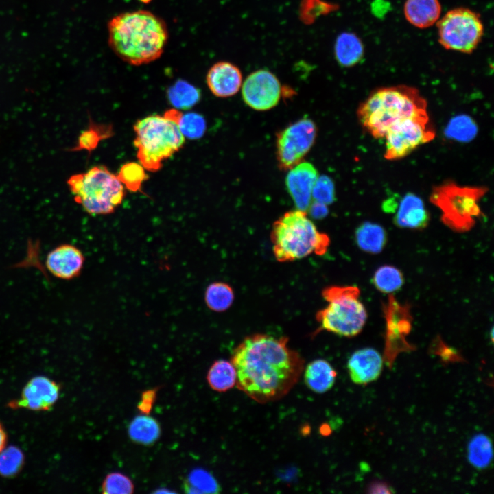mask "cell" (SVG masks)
Listing matches in <instances>:
<instances>
[{"instance_id":"6da1fadb","label":"cell","mask_w":494,"mask_h":494,"mask_svg":"<svg viewBox=\"0 0 494 494\" xmlns=\"http://www.w3.org/2000/svg\"><path fill=\"white\" fill-rule=\"evenodd\" d=\"M287 343V337L263 333L246 337L233 350L231 361L237 388L260 403L286 395L304 370V360Z\"/></svg>"},{"instance_id":"7a4b0ae2","label":"cell","mask_w":494,"mask_h":494,"mask_svg":"<svg viewBox=\"0 0 494 494\" xmlns=\"http://www.w3.org/2000/svg\"><path fill=\"white\" fill-rule=\"evenodd\" d=\"M108 43L125 62L134 66L150 63L163 54L169 38L166 23L145 10L122 12L108 22Z\"/></svg>"},{"instance_id":"3957f363","label":"cell","mask_w":494,"mask_h":494,"mask_svg":"<svg viewBox=\"0 0 494 494\" xmlns=\"http://www.w3.org/2000/svg\"><path fill=\"white\" fill-rule=\"evenodd\" d=\"M427 116L426 100L417 89L407 85L375 90L357 110L359 122L375 138H384L391 126L403 120Z\"/></svg>"},{"instance_id":"277c9868","label":"cell","mask_w":494,"mask_h":494,"mask_svg":"<svg viewBox=\"0 0 494 494\" xmlns=\"http://www.w3.org/2000/svg\"><path fill=\"white\" fill-rule=\"evenodd\" d=\"M180 114L178 109H172L163 116L145 117L134 125L137 156L145 170H159L163 162L183 147L185 137L177 123Z\"/></svg>"},{"instance_id":"5b68a950","label":"cell","mask_w":494,"mask_h":494,"mask_svg":"<svg viewBox=\"0 0 494 494\" xmlns=\"http://www.w3.org/2000/svg\"><path fill=\"white\" fill-rule=\"evenodd\" d=\"M273 253L279 262L293 261L311 253L324 254L329 245L328 235L319 232L307 217V211H289L277 219L270 233Z\"/></svg>"},{"instance_id":"8992f818","label":"cell","mask_w":494,"mask_h":494,"mask_svg":"<svg viewBox=\"0 0 494 494\" xmlns=\"http://www.w3.org/2000/svg\"><path fill=\"white\" fill-rule=\"evenodd\" d=\"M75 201L90 215H107L123 201L124 187L105 166H94L67 180Z\"/></svg>"},{"instance_id":"52a82bcc","label":"cell","mask_w":494,"mask_h":494,"mask_svg":"<svg viewBox=\"0 0 494 494\" xmlns=\"http://www.w3.org/2000/svg\"><path fill=\"white\" fill-rule=\"evenodd\" d=\"M322 294L328 305L316 315L320 328L349 338L360 333L366 322L367 312L358 299V287L329 286L322 290Z\"/></svg>"},{"instance_id":"ba28073f","label":"cell","mask_w":494,"mask_h":494,"mask_svg":"<svg viewBox=\"0 0 494 494\" xmlns=\"http://www.w3.org/2000/svg\"><path fill=\"white\" fill-rule=\"evenodd\" d=\"M487 191L486 187L460 186L447 181L433 188L430 200L442 211L441 218L446 225L464 231L481 215L478 202Z\"/></svg>"},{"instance_id":"9c48e42d","label":"cell","mask_w":494,"mask_h":494,"mask_svg":"<svg viewBox=\"0 0 494 494\" xmlns=\"http://www.w3.org/2000/svg\"><path fill=\"white\" fill-rule=\"evenodd\" d=\"M438 41L446 49L470 54L484 34L480 16L467 8L448 11L437 21Z\"/></svg>"},{"instance_id":"30bf717a","label":"cell","mask_w":494,"mask_h":494,"mask_svg":"<svg viewBox=\"0 0 494 494\" xmlns=\"http://www.w3.org/2000/svg\"><path fill=\"white\" fill-rule=\"evenodd\" d=\"M317 126L309 118L300 119L277 134L276 158L281 170H289L303 161L314 145Z\"/></svg>"},{"instance_id":"8fae6325","label":"cell","mask_w":494,"mask_h":494,"mask_svg":"<svg viewBox=\"0 0 494 494\" xmlns=\"http://www.w3.org/2000/svg\"><path fill=\"white\" fill-rule=\"evenodd\" d=\"M384 157L397 160L410 154L417 147L435 137L429 116L409 118L391 126L386 132Z\"/></svg>"},{"instance_id":"7c38bea8","label":"cell","mask_w":494,"mask_h":494,"mask_svg":"<svg viewBox=\"0 0 494 494\" xmlns=\"http://www.w3.org/2000/svg\"><path fill=\"white\" fill-rule=\"evenodd\" d=\"M281 86L277 77L271 71L259 69L249 74L242 84V95L245 104L258 110L275 107L281 97Z\"/></svg>"},{"instance_id":"4fadbf2b","label":"cell","mask_w":494,"mask_h":494,"mask_svg":"<svg viewBox=\"0 0 494 494\" xmlns=\"http://www.w3.org/2000/svg\"><path fill=\"white\" fill-rule=\"evenodd\" d=\"M60 385L43 375L30 379L24 386L20 397L8 403L12 409L25 408L32 411L50 410L59 399Z\"/></svg>"},{"instance_id":"5bb4252c","label":"cell","mask_w":494,"mask_h":494,"mask_svg":"<svg viewBox=\"0 0 494 494\" xmlns=\"http://www.w3.org/2000/svg\"><path fill=\"white\" fill-rule=\"evenodd\" d=\"M318 177L316 168L307 161H302L289 169L285 178L286 189L297 209L305 211L308 209Z\"/></svg>"},{"instance_id":"9a60e30c","label":"cell","mask_w":494,"mask_h":494,"mask_svg":"<svg viewBox=\"0 0 494 494\" xmlns=\"http://www.w3.org/2000/svg\"><path fill=\"white\" fill-rule=\"evenodd\" d=\"M85 258L82 252L72 244H61L47 255L45 264L48 270L56 277L70 280L82 272Z\"/></svg>"},{"instance_id":"2e32d148","label":"cell","mask_w":494,"mask_h":494,"mask_svg":"<svg viewBox=\"0 0 494 494\" xmlns=\"http://www.w3.org/2000/svg\"><path fill=\"white\" fill-rule=\"evenodd\" d=\"M211 92L218 97H229L239 91L242 84L240 69L231 62L220 61L213 64L206 75Z\"/></svg>"},{"instance_id":"e0dca14e","label":"cell","mask_w":494,"mask_h":494,"mask_svg":"<svg viewBox=\"0 0 494 494\" xmlns=\"http://www.w3.org/2000/svg\"><path fill=\"white\" fill-rule=\"evenodd\" d=\"M382 368L383 360L380 353L372 348L355 351L347 362L351 379L359 385H365L377 379Z\"/></svg>"},{"instance_id":"ac0fdd59","label":"cell","mask_w":494,"mask_h":494,"mask_svg":"<svg viewBox=\"0 0 494 494\" xmlns=\"http://www.w3.org/2000/svg\"><path fill=\"white\" fill-rule=\"evenodd\" d=\"M430 220L423 201L416 195L408 193L401 200L394 217L395 225L401 228L421 229Z\"/></svg>"},{"instance_id":"d6986e66","label":"cell","mask_w":494,"mask_h":494,"mask_svg":"<svg viewBox=\"0 0 494 494\" xmlns=\"http://www.w3.org/2000/svg\"><path fill=\"white\" fill-rule=\"evenodd\" d=\"M403 12L407 21L413 26L426 28L438 21L441 5L438 0H406Z\"/></svg>"},{"instance_id":"ffe728a7","label":"cell","mask_w":494,"mask_h":494,"mask_svg":"<svg viewBox=\"0 0 494 494\" xmlns=\"http://www.w3.org/2000/svg\"><path fill=\"white\" fill-rule=\"evenodd\" d=\"M336 375V371L329 362L317 359L307 365L304 370V381L311 390L322 394L332 388Z\"/></svg>"},{"instance_id":"44dd1931","label":"cell","mask_w":494,"mask_h":494,"mask_svg":"<svg viewBox=\"0 0 494 494\" xmlns=\"http://www.w3.org/2000/svg\"><path fill=\"white\" fill-rule=\"evenodd\" d=\"M335 58L340 65L350 67L357 64L364 56V48L360 38L354 33L342 32L334 45Z\"/></svg>"},{"instance_id":"7402d4cb","label":"cell","mask_w":494,"mask_h":494,"mask_svg":"<svg viewBox=\"0 0 494 494\" xmlns=\"http://www.w3.org/2000/svg\"><path fill=\"white\" fill-rule=\"evenodd\" d=\"M130 438L141 445L154 443L160 437L161 427L158 422L147 414L135 416L128 427Z\"/></svg>"},{"instance_id":"603a6c76","label":"cell","mask_w":494,"mask_h":494,"mask_svg":"<svg viewBox=\"0 0 494 494\" xmlns=\"http://www.w3.org/2000/svg\"><path fill=\"white\" fill-rule=\"evenodd\" d=\"M355 239L358 247L368 253H379L386 243L384 228L375 223L365 222L357 227Z\"/></svg>"},{"instance_id":"cb8c5ba5","label":"cell","mask_w":494,"mask_h":494,"mask_svg":"<svg viewBox=\"0 0 494 494\" xmlns=\"http://www.w3.org/2000/svg\"><path fill=\"white\" fill-rule=\"evenodd\" d=\"M209 386L217 392L232 388L237 381V373L231 362L218 360L211 366L207 375Z\"/></svg>"},{"instance_id":"d4e9b609","label":"cell","mask_w":494,"mask_h":494,"mask_svg":"<svg viewBox=\"0 0 494 494\" xmlns=\"http://www.w3.org/2000/svg\"><path fill=\"white\" fill-rule=\"evenodd\" d=\"M167 96L169 103L178 110H188L200 99V90L184 80H178L169 87Z\"/></svg>"},{"instance_id":"484cf974","label":"cell","mask_w":494,"mask_h":494,"mask_svg":"<svg viewBox=\"0 0 494 494\" xmlns=\"http://www.w3.org/2000/svg\"><path fill=\"white\" fill-rule=\"evenodd\" d=\"M234 297V292L230 285L215 281L207 287L204 299L209 309L215 312H223L232 305Z\"/></svg>"},{"instance_id":"4316f807","label":"cell","mask_w":494,"mask_h":494,"mask_svg":"<svg viewBox=\"0 0 494 494\" xmlns=\"http://www.w3.org/2000/svg\"><path fill=\"white\" fill-rule=\"evenodd\" d=\"M467 458L471 464L478 469L487 468L493 460L491 439L483 434L475 435L467 447Z\"/></svg>"},{"instance_id":"83f0119b","label":"cell","mask_w":494,"mask_h":494,"mask_svg":"<svg viewBox=\"0 0 494 494\" xmlns=\"http://www.w3.org/2000/svg\"><path fill=\"white\" fill-rule=\"evenodd\" d=\"M446 137L459 142H469L475 137L478 126L471 117L465 115L453 117L445 130Z\"/></svg>"},{"instance_id":"f1b7e54d","label":"cell","mask_w":494,"mask_h":494,"mask_svg":"<svg viewBox=\"0 0 494 494\" xmlns=\"http://www.w3.org/2000/svg\"><path fill=\"white\" fill-rule=\"evenodd\" d=\"M373 284L384 293H391L399 290L403 284V277L397 268L385 265L379 268L373 276Z\"/></svg>"},{"instance_id":"f546056e","label":"cell","mask_w":494,"mask_h":494,"mask_svg":"<svg viewBox=\"0 0 494 494\" xmlns=\"http://www.w3.org/2000/svg\"><path fill=\"white\" fill-rule=\"evenodd\" d=\"M25 462L23 451L15 445L5 447L0 452V475L13 478L22 469Z\"/></svg>"},{"instance_id":"4dcf8cb0","label":"cell","mask_w":494,"mask_h":494,"mask_svg":"<svg viewBox=\"0 0 494 494\" xmlns=\"http://www.w3.org/2000/svg\"><path fill=\"white\" fill-rule=\"evenodd\" d=\"M117 176L124 187L132 192L140 191L143 183L148 178L145 168L135 162L123 165Z\"/></svg>"},{"instance_id":"1f68e13d","label":"cell","mask_w":494,"mask_h":494,"mask_svg":"<svg viewBox=\"0 0 494 494\" xmlns=\"http://www.w3.org/2000/svg\"><path fill=\"white\" fill-rule=\"evenodd\" d=\"M186 492L191 493H217L219 486L214 478L207 471L197 469L191 471L185 482Z\"/></svg>"},{"instance_id":"d6a6232c","label":"cell","mask_w":494,"mask_h":494,"mask_svg":"<svg viewBox=\"0 0 494 494\" xmlns=\"http://www.w3.org/2000/svg\"><path fill=\"white\" fill-rule=\"evenodd\" d=\"M177 123L184 137L190 139L201 138L207 128L203 116L192 112L185 114L181 113Z\"/></svg>"},{"instance_id":"836d02e7","label":"cell","mask_w":494,"mask_h":494,"mask_svg":"<svg viewBox=\"0 0 494 494\" xmlns=\"http://www.w3.org/2000/svg\"><path fill=\"white\" fill-rule=\"evenodd\" d=\"M101 489L102 493L106 494H130L134 492V486L126 475L113 472L105 477Z\"/></svg>"},{"instance_id":"e575fe53","label":"cell","mask_w":494,"mask_h":494,"mask_svg":"<svg viewBox=\"0 0 494 494\" xmlns=\"http://www.w3.org/2000/svg\"><path fill=\"white\" fill-rule=\"evenodd\" d=\"M109 126H99L93 123L89 129L81 133L78 140V145L74 148L76 150H86L91 152L97 146L102 139L110 136L112 132Z\"/></svg>"},{"instance_id":"d590c367","label":"cell","mask_w":494,"mask_h":494,"mask_svg":"<svg viewBox=\"0 0 494 494\" xmlns=\"http://www.w3.org/2000/svg\"><path fill=\"white\" fill-rule=\"evenodd\" d=\"M312 198L314 201L326 205L335 200V186L332 180L327 176L318 177L312 191Z\"/></svg>"},{"instance_id":"8d00e7d4","label":"cell","mask_w":494,"mask_h":494,"mask_svg":"<svg viewBox=\"0 0 494 494\" xmlns=\"http://www.w3.org/2000/svg\"><path fill=\"white\" fill-rule=\"evenodd\" d=\"M156 390L154 389L148 390L143 392L140 402L137 408L143 414H147L151 410L154 404Z\"/></svg>"},{"instance_id":"74e56055","label":"cell","mask_w":494,"mask_h":494,"mask_svg":"<svg viewBox=\"0 0 494 494\" xmlns=\"http://www.w3.org/2000/svg\"><path fill=\"white\" fill-rule=\"evenodd\" d=\"M308 209L311 216L315 219H322L329 212L326 204L317 201H314L313 203L311 202Z\"/></svg>"},{"instance_id":"f35d334b","label":"cell","mask_w":494,"mask_h":494,"mask_svg":"<svg viewBox=\"0 0 494 494\" xmlns=\"http://www.w3.org/2000/svg\"><path fill=\"white\" fill-rule=\"evenodd\" d=\"M7 440V433L0 422V452L6 447Z\"/></svg>"},{"instance_id":"ab89813d","label":"cell","mask_w":494,"mask_h":494,"mask_svg":"<svg viewBox=\"0 0 494 494\" xmlns=\"http://www.w3.org/2000/svg\"><path fill=\"white\" fill-rule=\"evenodd\" d=\"M371 492L372 493H389L390 491L388 490V488L386 485H382L381 484H377L373 485L371 487Z\"/></svg>"},{"instance_id":"60d3db41","label":"cell","mask_w":494,"mask_h":494,"mask_svg":"<svg viewBox=\"0 0 494 494\" xmlns=\"http://www.w3.org/2000/svg\"><path fill=\"white\" fill-rule=\"evenodd\" d=\"M139 1H140L141 3H150L152 0H139Z\"/></svg>"}]
</instances>
